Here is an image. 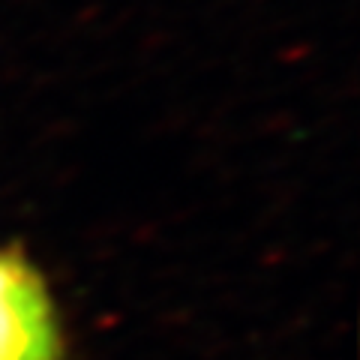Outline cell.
<instances>
[{
  "mask_svg": "<svg viewBox=\"0 0 360 360\" xmlns=\"http://www.w3.org/2000/svg\"><path fill=\"white\" fill-rule=\"evenodd\" d=\"M60 336L37 270L0 252V360H58Z\"/></svg>",
  "mask_w": 360,
  "mask_h": 360,
  "instance_id": "obj_1",
  "label": "cell"
}]
</instances>
